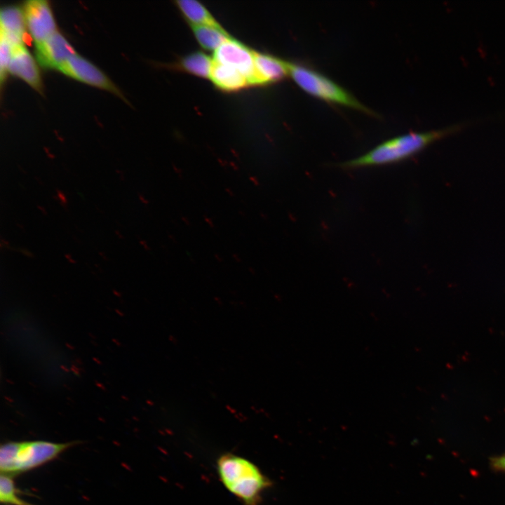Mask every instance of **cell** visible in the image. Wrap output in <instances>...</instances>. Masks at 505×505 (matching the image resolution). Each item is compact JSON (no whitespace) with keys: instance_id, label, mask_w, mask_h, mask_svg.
Masks as SVG:
<instances>
[{"instance_id":"277c9868","label":"cell","mask_w":505,"mask_h":505,"mask_svg":"<svg viewBox=\"0 0 505 505\" xmlns=\"http://www.w3.org/2000/svg\"><path fill=\"white\" fill-rule=\"evenodd\" d=\"M288 69L289 74L297 85L310 95L376 116L373 111L323 74L307 67L290 62Z\"/></svg>"},{"instance_id":"d6986e66","label":"cell","mask_w":505,"mask_h":505,"mask_svg":"<svg viewBox=\"0 0 505 505\" xmlns=\"http://www.w3.org/2000/svg\"><path fill=\"white\" fill-rule=\"evenodd\" d=\"M57 194H58V197L59 198L60 201L61 202V204L66 205L67 203V198H66V196L65 195V194L60 190H57Z\"/></svg>"},{"instance_id":"ba28073f","label":"cell","mask_w":505,"mask_h":505,"mask_svg":"<svg viewBox=\"0 0 505 505\" xmlns=\"http://www.w3.org/2000/svg\"><path fill=\"white\" fill-rule=\"evenodd\" d=\"M35 44L37 61L46 69H58L71 56L76 54L72 46L58 31L43 41Z\"/></svg>"},{"instance_id":"2e32d148","label":"cell","mask_w":505,"mask_h":505,"mask_svg":"<svg viewBox=\"0 0 505 505\" xmlns=\"http://www.w3.org/2000/svg\"><path fill=\"white\" fill-rule=\"evenodd\" d=\"M0 501L5 505H34L25 501L18 495L13 478L1 474Z\"/></svg>"},{"instance_id":"3957f363","label":"cell","mask_w":505,"mask_h":505,"mask_svg":"<svg viewBox=\"0 0 505 505\" xmlns=\"http://www.w3.org/2000/svg\"><path fill=\"white\" fill-rule=\"evenodd\" d=\"M77 442L11 441L0 447L1 474L13 478L58 457Z\"/></svg>"},{"instance_id":"44dd1931","label":"cell","mask_w":505,"mask_h":505,"mask_svg":"<svg viewBox=\"0 0 505 505\" xmlns=\"http://www.w3.org/2000/svg\"><path fill=\"white\" fill-rule=\"evenodd\" d=\"M66 257L68 259V260L72 263H75L76 262L72 259V257L69 255H66Z\"/></svg>"},{"instance_id":"9a60e30c","label":"cell","mask_w":505,"mask_h":505,"mask_svg":"<svg viewBox=\"0 0 505 505\" xmlns=\"http://www.w3.org/2000/svg\"><path fill=\"white\" fill-rule=\"evenodd\" d=\"M213 63V60L201 52L187 55L181 61L185 71L201 77L210 76Z\"/></svg>"},{"instance_id":"9c48e42d","label":"cell","mask_w":505,"mask_h":505,"mask_svg":"<svg viewBox=\"0 0 505 505\" xmlns=\"http://www.w3.org/2000/svg\"><path fill=\"white\" fill-rule=\"evenodd\" d=\"M8 72L24 80L39 92L42 90V82L37 65L24 45L13 48Z\"/></svg>"},{"instance_id":"ac0fdd59","label":"cell","mask_w":505,"mask_h":505,"mask_svg":"<svg viewBox=\"0 0 505 505\" xmlns=\"http://www.w3.org/2000/svg\"><path fill=\"white\" fill-rule=\"evenodd\" d=\"M492 463L496 469L505 471V455L494 458Z\"/></svg>"},{"instance_id":"ffe728a7","label":"cell","mask_w":505,"mask_h":505,"mask_svg":"<svg viewBox=\"0 0 505 505\" xmlns=\"http://www.w3.org/2000/svg\"><path fill=\"white\" fill-rule=\"evenodd\" d=\"M21 251H22V252L23 254H25V255H27V256H32V254L29 251H28V250H24V249H23V250H22Z\"/></svg>"},{"instance_id":"5b68a950","label":"cell","mask_w":505,"mask_h":505,"mask_svg":"<svg viewBox=\"0 0 505 505\" xmlns=\"http://www.w3.org/2000/svg\"><path fill=\"white\" fill-rule=\"evenodd\" d=\"M255 54L240 42L229 39L215 50L213 61L235 69L249 84H256Z\"/></svg>"},{"instance_id":"30bf717a","label":"cell","mask_w":505,"mask_h":505,"mask_svg":"<svg viewBox=\"0 0 505 505\" xmlns=\"http://www.w3.org/2000/svg\"><path fill=\"white\" fill-rule=\"evenodd\" d=\"M0 34L14 46L24 45L27 28L24 11L17 6H6L0 11Z\"/></svg>"},{"instance_id":"8992f818","label":"cell","mask_w":505,"mask_h":505,"mask_svg":"<svg viewBox=\"0 0 505 505\" xmlns=\"http://www.w3.org/2000/svg\"><path fill=\"white\" fill-rule=\"evenodd\" d=\"M58 70L71 78L109 90L123 98L119 88L100 69L78 54L71 56Z\"/></svg>"},{"instance_id":"7c38bea8","label":"cell","mask_w":505,"mask_h":505,"mask_svg":"<svg viewBox=\"0 0 505 505\" xmlns=\"http://www.w3.org/2000/svg\"><path fill=\"white\" fill-rule=\"evenodd\" d=\"M210 78L218 88L224 90H239L249 84L246 78L235 69L215 62Z\"/></svg>"},{"instance_id":"5bb4252c","label":"cell","mask_w":505,"mask_h":505,"mask_svg":"<svg viewBox=\"0 0 505 505\" xmlns=\"http://www.w3.org/2000/svg\"><path fill=\"white\" fill-rule=\"evenodd\" d=\"M177 4L185 18L194 25L193 26L218 25L207 9L196 1L180 0L177 1Z\"/></svg>"},{"instance_id":"4fadbf2b","label":"cell","mask_w":505,"mask_h":505,"mask_svg":"<svg viewBox=\"0 0 505 505\" xmlns=\"http://www.w3.org/2000/svg\"><path fill=\"white\" fill-rule=\"evenodd\" d=\"M193 30L200 45L207 50H216L229 39L219 25L193 26Z\"/></svg>"},{"instance_id":"7a4b0ae2","label":"cell","mask_w":505,"mask_h":505,"mask_svg":"<svg viewBox=\"0 0 505 505\" xmlns=\"http://www.w3.org/2000/svg\"><path fill=\"white\" fill-rule=\"evenodd\" d=\"M217 471L224 487L244 505H260L271 480L248 459L230 452L217 459Z\"/></svg>"},{"instance_id":"8fae6325","label":"cell","mask_w":505,"mask_h":505,"mask_svg":"<svg viewBox=\"0 0 505 505\" xmlns=\"http://www.w3.org/2000/svg\"><path fill=\"white\" fill-rule=\"evenodd\" d=\"M256 84L274 83L289 74L288 62L261 53L255 54Z\"/></svg>"},{"instance_id":"e0dca14e","label":"cell","mask_w":505,"mask_h":505,"mask_svg":"<svg viewBox=\"0 0 505 505\" xmlns=\"http://www.w3.org/2000/svg\"><path fill=\"white\" fill-rule=\"evenodd\" d=\"M14 46L0 34V79L4 83L8 72V67L12 57Z\"/></svg>"},{"instance_id":"6da1fadb","label":"cell","mask_w":505,"mask_h":505,"mask_svg":"<svg viewBox=\"0 0 505 505\" xmlns=\"http://www.w3.org/2000/svg\"><path fill=\"white\" fill-rule=\"evenodd\" d=\"M461 125L424 132H410L388 140L363 155L340 163L343 169H356L396 163L417 154L431 143L452 134Z\"/></svg>"},{"instance_id":"52a82bcc","label":"cell","mask_w":505,"mask_h":505,"mask_svg":"<svg viewBox=\"0 0 505 505\" xmlns=\"http://www.w3.org/2000/svg\"><path fill=\"white\" fill-rule=\"evenodd\" d=\"M27 28L35 43L43 41L56 30V23L47 1L29 0L24 5Z\"/></svg>"}]
</instances>
